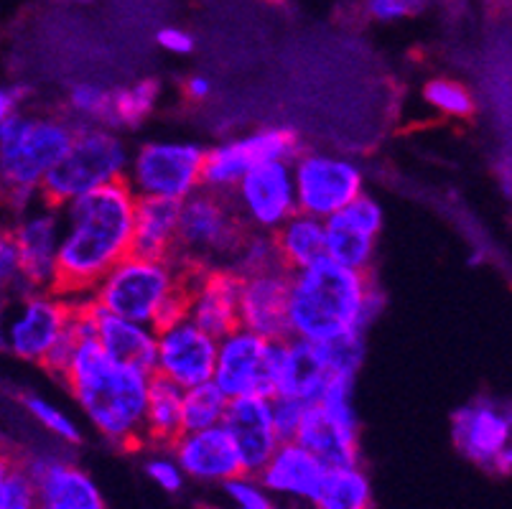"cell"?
Segmentation results:
<instances>
[{
  "instance_id": "8992f818",
  "label": "cell",
  "mask_w": 512,
  "mask_h": 509,
  "mask_svg": "<svg viewBox=\"0 0 512 509\" xmlns=\"http://www.w3.org/2000/svg\"><path fill=\"white\" fill-rule=\"evenodd\" d=\"M128 161L130 146L120 130L107 125H77L64 156L41 181V199L62 207L87 191L123 181Z\"/></svg>"
},
{
  "instance_id": "60d3db41",
  "label": "cell",
  "mask_w": 512,
  "mask_h": 509,
  "mask_svg": "<svg viewBox=\"0 0 512 509\" xmlns=\"http://www.w3.org/2000/svg\"><path fill=\"white\" fill-rule=\"evenodd\" d=\"M306 403L299 398H288V395H273L271 398V415L273 426L281 441H291L296 436L301 426V418H304Z\"/></svg>"
},
{
  "instance_id": "ac0fdd59",
  "label": "cell",
  "mask_w": 512,
  "mask_h": 509,
  "mask_svg": "<svg viewBox=\"0 0 512 509\" xmlns=\"http://www.w3.org/2000/svg\"><path fill=\"white\" fill-rule=\"evenodd\" d=\"M34 482L36 509H107L90 471L62 454H31L21 461Z\"/></svg>"
},
{
  "instance_id": "ffe728a7",
  "label": "cell",
  "mask_w": 512,
  "mask_h": 509,
  "mask_svg": "<svg viewBox=\"0 0 512 509\" xmlns=\"http://www.w3.org/2000/svg\"><path fill=\"white\" fill-rule=\"evenodd\" d=\"M169 454L181 466L186 479L199 484L222 487L235 476L245 474L235 441H232L222 423L220 426L202 428V431H181L171 441Z\"/></svg>"
},
{
  "instance_id": "c3c4849f",
  "label": "cell",
  "mask_w": 512,
  "mask_h": 509,
  "mask_svg": "<svg viewBox=\"0 0 512 509\" xmlns=\"http://www.w3.org/2000/svg\"><path fill=\"white\" fill-rule=\"evenodd\" d=\"M18 459H13L6 448H0V492H3V484H6V476L11 474V469L16 466Z\"/></svg>"
},
{
  "instance_id": "ee69618b",
  "label": "cell",
  "mask_w": 512,
  "mask_h": 509,
  "mask_svg": "<svg viewBox=\"0 0 512 509\" xmlns=\"http://www.w3.org/2000/svg\"><path fill=\"white\" fill-rule=\"evenodd\" d=\"M362 11L377 23H395L403 21V18L408 16H416L406 0H365V3H362Z\"/></svg>"
},
{
  "instance_id": "2e32d148",
  "label": "cell",
  "mask_w": 512,
  "mask_h": 509,
  "mask_svg": "<svg viewBox=\"0 0 512 509\" xmlns=\"http://www.w3.org/2000/svg\"><path fill=\"white\" fill-rule=\"evenodd\" d=\"M383 224V204L362 191L347 207L324 219V255L347 268L372 270Z\"/></svg>"
},
{
  "instance_id": "5bb4252c",
  "label": "cell",
  "mask_w": 512,
  "mask_h": 509,
  "mask_svg": "<svg viewBox=\"0 0 512 509\" xmlns=\"http://www.w3.org/2000/svg\"><path fill=\"white\" fill-rule=\"evenodd\" d=\"M6 227L29 288H57L62 240V212L57 204H49L39 196L6 217Z\"/></svg>"
},
{
  "instance_id": "4fadbf2b",
  "label": "cell",
  "mask_w": 512,
  "mask_h": 509,
  "mask_svg": "<svg viewBox=\"0 0 512 509\" xmlns=\"http://www.w3.org/2000/svg\"><path fill=\"white\" fill-rule=\"evenodd\" d=\"M456 451L479 469L507 476L512 469V413L507 400L479 395L451 415Z\"/></svg>"
},
{
  "instance_id": "7a4b0ae2",
  "label": "cell",
  "mask_w": 512,
  "mask_h": 509,
  "mask_svg": "<svg viewBox=\"0 0 512 509\" xmlns=\"http://www.w3.org/2000/svg\"><path fill=\"white\" fill-rule=\"evenodd\" d=\"M385 293L372 270L329 258L293 270L288 286V336L324 344L344 334H365L380 319Z\"/></svg>"
},
{
  "instance_id": "3957f363",
  "label": "cell",
  "mask_w": 512,
  "mask_h": 509,
  "mask_svg": "<svg viewBox=\"0 0 512 509\" xmlns=\"http://www.w3.org/2000/svg\"><path fill=\"white\" fill-rule=\"evenodd\" d=\"M59 380L102 441L141 446L151 372L118 362L95 339H79Z\"/></svg>"
},
{
  "instance_id": "603a6c76",
  "label": "cell",
  "mask_w": 512,
  "mask_h": 509,
  "mask_svg": "<svg viewBox=\"0 0 512 509\" xmlns=\"http://www.w3.org/2000/svg\"><path fill=\"white\" fill-rule=\"evenodd\" d=\"M329 466L316 459L309 448L301 446L299 441H281L271 459L265 461L263 469L258 471V479L273 497L296 499V502L314 504L319 494L324 474Z\"/></svg>"
},
{
  "instance_id": "681fc988",
  "label": "cell",
  "mask_w": 512,
  "mask_h": 509,
  "mask_svg": "<svg viewBox=\"0 0 512 509\" xmlns=\"http://www.w3.org/2000/svg\"><path fill=\"white\" fill-rule=\"evenodd\" d=\"M408 6H411L413 13H421L426 8V0H406Z\"/></svg>"
},
{
  "instance_id": "7402d4cb",
  "label": "cell",
  "mask_w": 512,
  "mask_h": 509,
  "mask_svg": "<svg viewBox=\"0 0 512 509\" xmlns=\"http://www.w3.org/2000/svg\"><path fill=\"white\" fill-rule=\"evenodd\" d=\"M222 426L227 428L230 438L235 441L245 474H258L265 461L271 459L278 443H281L276 426H273L271 398H255V395L230 398Z\"/></svg>"
},
{
  "instance_id": "e0dca14e",
  "label": "cell",
  "mask_w": 512,
  "mask_h": 509,
  "mask_svg": "<svg viewBox=\"0 0 512 509\" xmlns=\"http://www.w3.org/2000/svg\"><path fill=\"white\" fill-rule=\"evenodd\" d=\"M214 359H217V339L199 329L192 319L179 316L156 329L153 375L166 377L179 387H192L212 380Z\"/></svg>"
},
{
  "instance_id": "836d02e7",
  "label": "cell",
  "mask_w": 512,
  "mask_h": 509,
  "mask_svg": "<svg viewBox=\"0 0 512 509\" xmlns=\"http://www.w3.org/2000/svg\"><path fill=\"white\" fill-rule=\"evenodd\" d=\"M21 405L34 418V423H39L49 436H54L64 446H79V443L85 441V433H82V426L77 423V418H72L54 400L44 398L39 392H23Z\"/></svg>"
},
{
  "instance_id": "8d00e7d4",
  "label": "cell",
  "mask_w": 512,
  "mask_h": 509,
  "mask_svg": "<svg viewBox=\"0 0 512 509\" xmlns=\"http://www.w3.org/2000/svg\"><path fill=\"white\" fill-rule=\"evenodd\" d=\"M278 263H281V260H278L273 232L248 230L245 235H242L235 255H232L230 270L235 275H245V273H255V270L271 268V265H278Z\"/></svg>"
},
{
  "instance_id": "9a60e30c",
  "label": "cell",
  "mask_w": 512,
  "mask_h": 509,
  "mask_svg": "<svg viewBox=\"0 0 512 509\" xmlns=\"http://www.w3.org/2000/svg\"><path fill=\"white\" fill-rule=\"evenodd\" d=\"M227 196L245 230L276 232L291 214L299 212L291 161L258 163L232 186Z\"/></svg>"
},
{
  "instance_id": "e575fe53",
  "label": "cell",
  "mask_w": 512,
  "mask_h": 509,
  "mask_svg": "<svg viewBox=\"0 0 512 509\" xmlns=\"http://www.w3.org/2000/svg\"><path fill=\"white\" fill-rule=\"evenodd\" d=\"M113 90L95 82H77L64 97V115L74 125H107Z\"/></svg>"
},
{
  "instance_id": "7bdbcfd3",
  "label": "cell",
  "mask_w": 512,
  "mask_h": 509,
  "mask_svg": "<svg viewBox=\"0 0 512 509\" xmlns=\"http://www.w3.org/2000/svg\"><path fill=\"white\" fill-rule=\"evenodd\" d=\"M156 44L161 46L166 54H174V56H189L194 49H197V39H194V36L181 26L158 28Z\"/></svg>"
},
{
  "instance_id": "d4e9b609",
  "label": "cell",
  "mask_w": 512,
  "mask_h": 509,
  "mask_svg": "<svg viewBox=\"0 0 512 509\" xmlns=\"http://www.w3.org/2000/svg\"><path fill=\"white\" fill-rule=\"evenodd\" d=\"M327 380L329 372L324 357H321L319 344L296 339V336H286L281 342L276 395L299 398L306 405L316 403Z\"/></svg>"
},
{
  "instance_id": "d6986e66",
  "label": "cell",
  "mask_w": 512,
  "mask_h": 509,
  "mask_svg": "<svg viewBox=\"0 0 512 509\" xmlns=\"http://www.w3.org/2000/svg\"><path fill=\"white\" fill-rule=\"evenodd\" d=\"M288 286L291 270L281 263L237 275V324L265 339H286Z\"/></svg>"
},
{
  "instance_id": "484cf974",
  "label": "cell",
  "mask_w": 512,
  "mask_h": 509,
  "mask_svg": "<svg viewBox=\"0 0 512 509\" xmlns=\"http://www.w3.org/2000/svg\"><path fill=\"white\" fill-rule=\"evenodd\" d=\"M92 303V301H90ZM95 308V342L118 362L151 372L156 364V329Z\"/></svg>"
},
{
  "instance_id": "f6af8a7d",
  "label": "cell",
  "mask_w": 512,
  "mask_h": 509,
  "mask_svg": "<svg viewBox=\"0 0 512 509\" xmlns=\"http://www.w3.org/2000/svg\"><path fill=\"white\" fill-rule=\"evenodd\" d=\"M184 95L192 102L209 100V95H212V79L204 77V74H192L184 82Z\"/></svg>"
},
{
  "instance_id": "f1b7e54d",
  "label": "cell",
  "mask_w": 512,
  "mask_h": 509,
  "mask_svg": "<svg viewBox=\"0 0 512 509\" xmlns=\"http://www.w3.org/2000/svg\"><path fill=\"white\" fill-rule=\"evenodd\" d=\"M181 395L184 387L174 385L166 377L151 375L146 398V415H143V443H153L158 448H169L171 441L184 431L181 420Z\"/></svg>"
},
{
  "instance_id": "d590c367",
  "label": "cell",
  "mask_w": 512,
  "mask_h": 509,
  "mask_svg": "<svg viewBox=\"0 0 512 509\" xmlns=\"http://www.w3.org/2000/svg\"><path fill=\"white\" fill-rule=\"evenodd\" d=\"M319 347L329 375L355 377L357 380L367 354L365 334H344L339 336V339H332V342L319 344Z\"/></svg>"
},
{
  "instance_id": "44dd1931",
  "label": "cell",
  "mask_w": 512,
  "mask_h": 509,
  "mask_svg": "<svg viewBox=\"0 0 512 509\" xmlns=\"http://www.w3.org/2000/svg\"><path fill=\"white\" fill-rule=\"evenodd\" d=\"M186 319L220 339L237 324V275L230 268H189Z\"/></svg>"
},
{
  "instance_id": "ab89813d",
  "label": "cell",
  "mask_w": 512,
  "mask_h": 509,
  "mask_svg": "<svg viewBox=\"0 0 512 509\" xmlns=\"http://www.w3.org/2000/svg\"><path fill=\"white\" fill-rule=\"evenodd\" d=\"M0 509H36L34 482L21 466V461H16L11 474L6 476V484L0 492Z\"/></svg>"
},
{
  "instance_id": "74e56055",
  "label": "cell",
  "mask_w": 512,
  "mask_h": 509,
  "mask_svg": "<svg viewBox=\"0 0 512 509\" xmlns=\"http://www.w3.org/2000/svg\"><path fill=\"white\" fill-rule=\"evenodd\" d=\"M227 499L235 504V509H278L276 497L260 484L255 474H240L230 482L222 484Z\"/></svg>"
},
{
  "instance_id": "b9f144b4",
  "label": "cell",
  "mask_w": 512,
  "mask_h": 509,
  "mask_svg": "<svg viewBox=\"0 0 512 509\" xmlns=\"http://www.w3.org/2000/svg\"><path fill=\"white\" fill-rule=\"evenodd\" d=\"M0 291L8 293L11 298L29 291V283H26V278H23L21 258H18V252L16 247H13L11 237H6L3 245H0Z\"/></svg>"
},
{
  "instance_id": "5b68a950",
  "label": "cell",
  "mask_w": 512,
  "mask_h": 509,
  "mask_svg": "<svg viewBox=\"0 0 512 509\" xmlns=\"http://www.w3.org/2000/svg\"><path fill=\"white\" fill-rule=\"evenodd\" d=\"M186 278L189 268L171 255L151 258L128 252L97 280L87 298L107 314L158 329L186 316Z\"/></svg>"
},
{
  "instance_id": "83f0119b",
  "label": "cell",
  "mask_w": 512,
  "mask_h": 509,
  "mask_svg": "<svg viewBox=\"0 0 512 509\" xmlns=\"http://www.w3.org/2000/svg\"><path fill=\"white\" fill-rule=\"evenodd\" d=\"M273 242H276L278 260L291 273L293 270L309 268L316 260L327 258L324 255V219L314 217V214H291L273 232Z\"/></svg>"
},
{
  "instance_id": "816d5d0a",
  "label": "cell",
  "mask_w": 512,
  "mask_h": 509,
  "mask_svg": "<svg viewBox=\"0 0 512 509\" xmlns=\"http://www.w3.org/2000/svg\"><path fill=\"white\" fill-rule=\"evenodd\" d=\"M67 3H90V0H67Z\"/></svg>"
},
{
  "instance_id": "8fae6325",
  "label": "cell",
  "mask_w": 512,
  "mask_h": 509,
  "mask_svg": "<svg viewBox=\"0 0 512 509\" xmlns=\"http://www.w3.org/2000/svg\"><path fill=\"white\" fill-rule=\"evenodd\" d=\"M301 148V133L288 125H263L237 138L222 140L217 146L204 148L202 186L217 194H230L232 186L253 166L265 161H293Z\"/></svg>"
},
{
  "instance_id": "f35d334b",
  "label": "cell",
  "mask_w": 512,
  "mask_h": 509,
  "mask_svg": "<svg viewBox=\"0 0 512 509\" xmlns=\"http://www.w3.org/2000/svg\"><path fill=\"white\" fill-rule=\"evenodd\" d=\"M143 471H146L148 479H151L158 489H164L166 494H179L186 484L184 471L176 464L174 456L169 454V448H166L164 454L148 456L146 464H143Z\"/></svg>"
},
{
  "instance_id": "f546056e",
  "label": "cell",
  "mask_w": 512,
  "mask_h": 509,
  "mask_svg": "<svg viewBox=\"0 0 512 509\" xmlns=\"http://www.w3.org/2000/svg\"><path fill=\"white\" fill-rule=\"evenodd\" d=\"M314 509H372V484L360 464L329 466Z\"/></svg>"
},
{
  "instance_id": "4dcf8cb0",
  "label": "cell",
  "mask_w": 512,
  "mask_h": 509,
  "mask_svg": "<svg viewBox=\"0 0 512 509\" xmlns=\"http://www.w3.org/2000/svg\"><path fill=\"white\" fill-rule=\"evenodd\" d=\"M161 100V82L153 77L138 79L125 87H115L110 97V120L107 128H115L120 133L136 130L156 112Z\"/></svg>"
},
{
  "instance_id": "30bf717a",
  "label": "cell",
  "mask_w": 512,
  "mask_h": 509,
  "mask_svg": "<svg viewBox=\"0 0 512 509\" xmlns=\"http://www.w3.org/2000/svg\"><path fill=\"white\" fill-rule=\"evenodd\" d=\"M291 174L299 212L314 214L319 219L332 217L367 191L362 163L339 153L301 148L291 161Z\"/></svg>"
},
{
  "instance_id": "cb8c5ba5",
  "label": "cell",
  "mask_w": 512,
  "mask_h": 509,
  "mask_svg": "<svg viewBox=\"0 0 512 509\" xmlns=\"http://www.w3.org/2000/svg\"><path fill=\"white\" fill-rule=\"evenodd\" d=\"M327 466L360 464V420L337 418L319 403H309L293 436Z\"/></svg>"
},
{
  "instance_id": "52a82bcc",
  "label": "cell",
  "mask_w": 512,
  "mask_h": 509,
  "mask_svg": "<svg viewBox=\"0 0 512 509\" xmlns=\"http://www.w3.org/2000/svg\"><path fill=\"white\" fill-rule=\"evenodd\" d=\"M245 232L230 196L202 186L179 202V230L171 258L186 268H230Z\"/></svg>"
},
{
  "instance_id": "7c38bea8",
  "label": "cell",
  "mask_w": 512,
  "mask_h": 509,
  "mask_svg": "<svg viewBox=\"0 0 512 509\" xmlns=\"http://www.w3.org/2000/svg\"><path fill=\"white\" fill-rule=\"evenodd\" d=\"M72 298L57 288H29L11 301L6 324V349L26 364H44L54 344L67 331Z\"/></svg>"
},
{
  "instance_id": "f5cc1de1",
  "label": "cell",
  "mask_w": 512,
  "mask_h": 509,
  "mask_svg": "<svg viewBox=\"0 0 512 509\" xmlns=\"http://www.w3.org/2000/svg\"><path fill=\"white\" fill-rule=\"evenodd\" d=\"M497 3H500V0H497Z\"/></svg>"
},
{
  "instance_id": "7dc6e473",
  "label": "cell",
  "mask_w": 512,
  "mask_h": 509,
  "mask_svg": "<svg viewBox=\"0 0 512 509\" xmlns=\"http://www.w3.org/2000/svg\"><path fill=\"white\" fill-rule=\"evenodd\" d=\"M13 298L8 293L0 291V352L6 349V324H8V311H11Z\"/></svg>"
},
{
  "instance_id": "9c48e42d",
  "label": "cell",
  "mask_w": 512,
  "mask_h": 509,
  "mask_svg": "<svg viewBox=\"0 0 512 509\" xmlns=\"http://www.w3.org/2000/svg\"><path fill=\"white\" fill-rule=\"evenodd\" d=\"M283 339H265L250 329L235 326L217 339L212 382L227 398H273L278 385Z\"/></svg>"
},
{
  "instance_id": "1f68e13d",
  "label": "cell",
  "mask_w": 512,
  "mask_h": 509,
  "mask_svg": "<svg viewBox=\"0 0 512 509\" xmlns=\"http://www.w3.org/2000/svg\"><path fill=\"white\" fill-rule=\"evenodd\" d=\"M227 403H230V398L212 380L184 387V395H181L184 431H202V428L220 426L227 413Z\"/></svg>"
},
{
  "instance_id": "6da1fadb",
  "label": "cell",
  "mask_w": 512,
  "mask_h": 509,
  "mask_svg": "<svg viewBox=\"0 0 512 509\" xmlns=\"http://www.w3.org/2000/svg\"><path fill=\"white\" fill-rule=\"evenodd\" d=\"M136 199L128 184L100 186L62 204L57 291L85 298L97 280L130 252Z\"/></svg>"
},
{
  "instance_id": "4316f807",
  "label": "cell",
  "mask_w": 512,
  "mask_h": 509,
  "mask_svg": "<svg viewBox=\"0 0 512 509\" xmlns=\"http://www.w3.org/2000/svg\"><path fill=\"white\" fill-rule=\"evenodd\" d=\"M179 230V202L138 196L133 212V242L130 252L151 255V258H169L176 247Z\"/></svg>"
},
{
  "instance_id": "bcb514c9",
  "label": "cell",
  "mask_w": 512,
  "mask_h": 509,
  "mask_svg": "<svg viewBox=\"0 0 512 509\" xmlns=\"http://www.w3.org/2000/svg\"><path fill=\"white\" fill-rule=\"evenodd\" d=\"M23 100H26V92L21 87H3L0 84V123L3 118H8L13 110L23 107Z\"/></svg>"
},
{
  "instance_id": "ba28073f",
  "label": "cell",
  "mask_w": 512,
  "mask_h": 509,
  "mask_svg": "<svg viewBox=\"0 0 512 509\" xmlns=\"http://www.w3.org/2000/svg\"><path fill=\"white\" fill-rule=\"evenodd\" d=\"M204 146L194 140H146L130 151L125 184L136 196L184 202L202 189Z\"/></svg>"
},
{
  "instance_id": "277c9868",
  "label": "cell",
  "mask_w": 512,
  "mask_h": 509,
  "mask_svg": "<svg viewBox=\"0 0 512 509\" xmlns=\"http://www.w3.org/2000/svg\"><path fill=\"white\" fill-rule=\"evenodd\" d=\"M77 125L64 112L13 110L0 123V212L11 217L39 199L41 181L67 151Z\"/></svg>"
},
{
  "instance_id": "f907efd6",
  "label": "cell",
  "mask_w": 512,
  "mask_h": 509,
  "mask_svg": "<svg viewBox=\"0 0 512 509\" xmlns=\"http://www.w3.org/2000/svg\"><path fill=\"white\" fill-rule=\"evenodd\" d=\"M8 237V227H6V217H3V212H0V245H3V240Z\"/></svg>"
},
{
  "instance_id": "d6a6232c",
  "label": "cell",
  "mask_w": 512,
  "mask_h": 509,
  "mask_svg": "<svg viewBox=\"0 0 512 509\" xmlns=\"http://www.w3.org/2000/svg\"><path fill=\"white\" fill-rule=\"evenodd\" d=\"M421 97L441 118L469 120L477 112V97L467 84L451 77L428 79L421 87Z\"/></svg>"
}]
</instances>
